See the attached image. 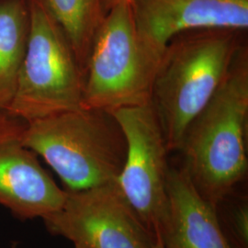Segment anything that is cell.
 Masks as SVG:
<instances>
[{
	"mask_svg": "<svg viewBox=\"0 0 248 248\" xmlns=\"http://www.w3.org/2000/svg\"><path fill=\"white\" fill-rule=\"evenodd\" d=\"M248 51L243 45L209 103L180 143L182 168L200 195L215 209L248 174Z\"/></svg>",
	"mask_w": 248,
	"mask_h": 248,
	"instance_id": "1",
	"label": "cell"
},
{
	"mask_svg": "<svg viewBox=\"0 0 248 248\" xmlns=\"http://www.w3.org/2000/svg\"><path fill=\"white\" fill-rule=\"evenodd\" d=\"M245 31L202 29L184 31L166 46L153 83L150 105L169 152L220 89L242 48Z\"/></svg>",
	"mask_w": 248,
	"mask_h": 248,
	"instance_id": "2",
	"label": "cell"
},
{
	"mask_svg": "<svg viewBox=\"0 0 248 248\" xmlns=\"http://www.w3.org/2000/svg\"><path fill=\"white\" fill-rule=\"evenodd\" d=\"M22 141L68 190L117 182L126 159L120 124L111 113L98 109L80 108L24 123Z\"/></svg>",
	"mask_w": 248,
	"mask_h": 248,
	"instance_id": "3",
	"label": "cell"
},
{
	"mask_svg": "<svg viewBox=\"0 0 248 248\" xmlns=\"http://www.w3.org/2000/svg\"><path fill=\"white\" fill-rule=\"evenodd\" d=\"M163 52L139 34L131 5L108 10L90 48L82 108L112 113L149 104Z\"/></svg>",
	"mask_w": 248,
	"mask_h": 248,
	"instance_id": "4",
	"label": "cell"
},
{
	"mask_svg": "<svg viewBox=\"0 0 248 248\" xmlns=\"http://www.w3.org/2000/svg\"><path fill=\"white\" fill-rule=\"evenodd\" d=\"M29 34L6 115L30 123L82 108L85 73L61 27L39 0H28Z\"/></svg>",
	"mask_w": 248,
	"mask_h": 248,
	"instance_id": "5",
	"label": "cell"
},
{
	"mask_svg": "<svg viewBox=\"0 0 248 248\" xmlns=\"http://www.w3.org/2000/svg\"><path fill=\"white\" fill-rule=\"evenodd\" d=\"M111 114L120 124L127 145L118 185L155 240L168 213L170 167L165 134L150 103L121 108Z\"/></svg>",
	"mask_w": 248,
	"mask_h": 248,
	"instance_id": "6",
	"label": "cell"
},
{
	"mask_svg": "<svg viewBox=\"0 0 248 248\" xmlns=\"http://www.w3.org/2000/svg\"><path fill=\"white\" fill-rule=\"evenodd\" d=\"M65 191L61 209L42 219L51 234L86 248H153L155 240L118 182Z\"/></svg>",
	"mask_w": 248,
	"mask_h": 248,
	"instance_id": "7",
	"label": "cell"
},
{
	"mask_svg": "<svg viewBox=\"0 0 248 248\" xmlns=\"http://www.w3.org/2000/svg\"><path fill=\"white\" fill-rule=\"evenodd\" d=\"M24 123L0 114V206L18 220L45 218L61 209L60 188L22 141Z\"/></svg>",
	"mask_w": 248,
	"mask_h": 248,
	"instance_id": "8",
	"label": "cell"
},
{
	"mask_svg": "<svg viewBox=\"0 0 248 248\" xmlns=\"http://www.w3.org/2000/svg\"><path fill=\"white\" fill-rule=\"evenodd\" d=\"M132 8L139 34L161 50L184 31L248 29V0H135Z\"/></svg>",
	"mask_w": 248,
	"mask_h": 248,
	"instance_id": "9",
	"label": "cell"
},
{
	"mask_svg": "<svg viewBox=\"0 0 248 248\" xmlns=\"http://www.w3.org/2000/svg\"><path fill=\"white\" fill-rule=\"evenodd\" d=\"M167 190L168 213L158 236L166 248H232L217 209L200 195L182 167L169 169Z\"/></svg>",
	"mask_w": 248,
	"mask_h": 248,
	"instance_id": "10",
	"label": "cell"
},
{
	"mask_svg": "<svg viewBox=\"0 0 248 248\" xmlns=\"http://www.w3.org/2000/svg\"><path fill=\"white\" fill-rule=\"evenodd\" d=\"M28 34V0H0V114L14 98Z\"/></svg>",
	"mask_w": 248,
	"mask_h": 248,
	"instance_id": "11",
	"label": "cell"
},
{
	"mask_svg": "<svg viewBox=\"0 0 248 248\" xmlns=\"http://www.w3.org/2000/svg\"><path fill=\"white\" fill-rule=\"evenodd\" d=\"M61 27L84 73L90 48L105 18L103 0H39Z\"/></svg>",
	"mask_w": 248,
	"mask_h": 248,
	"instance_id": "12",
	"label": "cell"
},
{
	"mask_svg": "<svg viewBox=\"0 0 248 248\" xmlns=\"http://www.w3.org/2000/svg\"><path fill=\"white\" fill-rule=\"evenodd\" d=\"M232 224L240 244L242 247L247 248L248 241V211L247 205H243L235 210L232 214Z\"/></svg>",
	"mask_w": 248,
	"mask_h": 248,
	"instance_id": "13",
	"label": "cell"
},
{
	"mask_svg": "<svg viewBox=\"0 0 248 248\" xmlns=\"http://www.w3.org/2000/svg\"><path fill=\"white\" fill-rule=\"evenodd\" d=\"M134 1L135 0H103V9H104V12L107 13L108 10H110L118 5L127 4V5L133 6Z\"/></svg>",
	"mask_w": 248,
	"mask_h": 248,
	"instance_id": "14",
	"label": "cell"
},
{
	"mask_svg": "<svg viewBox=\"0 0 248 248\" xmlns=\"http://www.w3.org/2000/svg\"><path fill=\"white\" fill-rule=\"evenodd\" d=\"M153 248H166V247L164 246V244H163L161 238L157 237V238L155 239V243H154Z\"/></svg>",
	"mask_w": 248,
	"mask_h": 248,
	"instance_id": "15",
	"label": "cell"
},
{
	"mask_svg": "<svg viewBox=\"0 0 248 248\" xmlns=\"http://www.w3.org/2000/svg\"><path fill=\"white\" fill-rule=\"evenodd\" d=\"M12 248H18L17 247V244H14L13 246H12ZM75 248H86L85 247H82V246H78V245H76L75 246Z\"/></svg>",
	"mask_w": 248,
	"mask_h": 248,
	"instance_id": "16",
	"label": "cell"
}]
</instances>
